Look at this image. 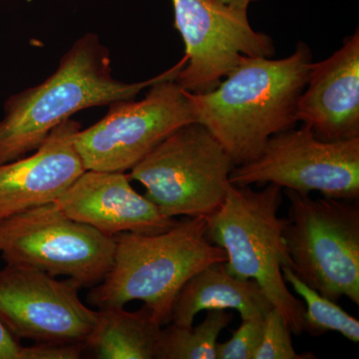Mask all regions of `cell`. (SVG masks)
<instances>
[{
    "label": "cell",
    "mask_w": 359,
    "mask_h": 359,
    "mask_svg": "<svg viewBox=\"0 0 359 359\" xmlns=\"http://www.w3.org/2000/svg\"><path fill=\"white\" fill-rule=\"evenodd\" d=\"M79 285L39 269L6 264L0 271V320L18 340L86 344L98 311L85 306Z\"/></svg>",
    "instance_id": "8fae6325"
},
{
    "label": "cell",
    "mask_w": 359,
    "mask_h": 359,
    "mask_svg": "<svg viewBox=\"0 0 359 359\" xmlns=\"http://www.w3.org/2000/svg\"><path fill=\"white\" fill-rule=\"evenodd\" d=\"M80 130L79 122L66 120L32 155L0 164V222L55 203L86 171L75 148Z\"/></svg>",
    "instance_id": "4fadbf2b"
},
{
    "label": "cell",
    "mask_w": 359,
    "mask_h": 359,
    "mask_svg": "<svg viewBox=\"0 0 359 359\" xmlns=\"http://www.w3.org/2000/svg\"><path fill=\"white\" fill-rule=\"evenodd\" d=\"M66 216L93 226L104 235H155L178 223L131 185L123 172L86 170L55 202Z\"/></svg>",
    "instance_id": "7c38bea8"
},
{
    "label": "cell",
    "mask_w": 359,
    "mask_h": 359,
    "mask_svg": "<svg viewBox=\"0 0 359 359\" xmlns=\"http://www.w3.org/2000/svg\"><path fill=\"white\" fill-rule=\"evenodd\" d=\"M162 327L145 306L137 311L98 309L85 347L98 359H156Z\"/></svg>",
    "instance_id": "2e32d148"
},
{
    "label": "cell",
    "mask_w": 359,
    "mask_h": 359,
    "mask_svg": "<svg viewBox=\"0 0 359 359\" xmlns=\"http://www.w3.org/2000/svg\"><path fill=\"white\" fill-rule=\"evenodd\" d=\"M313 353H299L292 346V332L278 309L264 318V332L255 359H314Z\"/></svg>",
    "instance_id": "d6986e66"
},
{
    "label": "cell",
    "mask_w": 359,
    "mask_h": 359,
    "mask_svg": "<svg viewBox=\"0 0 359 359\" xmlns=\"http://www.w3.org/2000/svg\"><path fill=\"white\" fill-rule=\"evenodd\" d=\"M264 332V318L242 320L230 339L217 344V359H255Z\"/></svg>",
    "instance_id": "ffe728a7"
},
{
    "label": "cell",
    "mask_w": 359,
    "mask_h": 359,
    "mask_svg": "<svg viewBox=\"0 0 359 359\" xmlns=\"http://www.w3.org/2000/svg\"><path fill=\"white\" fill-rule=\"evenodd\" d=\"M297 121L325 141L359 137V33L344 39L332 56L311 65L299 96Z\"/></svg>",
    "instance_id": "5bb4252c"
},
{
    "label": "cell",
    "mask_w": 359,
    "mask_h": 359,
    "mask_svg": "<svg viewBox=\"0 0 359 359\" xmlns=\"http://www.w3.org/2000/svg\"><path fill=\"white\" fill-rule=\"evenodd\" d=\"M264 290L254 280L229 273L224 263L212 264L194 275L175 299L170 323L193 327L198 313L212 309H235L242 320L264 318L273 309Z\"/></svg>",
    "instance_id": "9a60e30c"
},
{
    "label": "cell",
    "mask_w": 359,
    "mask_h": 359,
    "mask_svg": "<svg viewBox=\"0 0 359 359\" xmlns=\"http://www.w3.org/2000/svg\"><path fill=\"white\" fill-rule=\"evenodd\" d=\"M231 185L276 184L328 199L358 201L359 137L325 141L306 125L271 137L256 159L233 167Z\"/></svg>",
    "instance_id": "9c48e42d"
},
{
    "label": "cell",
    "mask_w": 359,
    "mask_h": 359,
    "mask_svg": "<svg viewBox=\"0 0 359 359\" xmlns=\"http://www.w3.org/2000/svg\"><path fill=\"white\" fill-rule=\"evenodd\" d=\"M186 61L184 56L157 76L127 83L113 77L109 49L95 33H87L65 52L50 76L4 103L0 164L36 150L52 130L79 111L131 100L151 85L175 79Z\"/></svg>",
    "instance_id": "7a4b0ae2"
},
{
    "label": "cell",
    "mask_w": 359,
    "mask_h": 359,
    "mask_svg": "<svg viewBox=\"0 0 359 359\" xmlns=\"http://www.w3.org/2000/svg\"><path fill=\"white\" fill-rule=\"evenodd\" d=\"M186 65L175 82L190 93L216 88L245 58L273 57L275 42L250 26L247 11L219 0H171Z\"/></svg>",
    "instance_id": "30bf717a"
},
{
    "label": "cell",
    "mask_w": 359,
    "mask_h": 359,
    "mask_svg": "<svg viewBox=\"0 0 359 359\" xmlns=\"http://www.w3.org/2000/svg\"><path fill=\"white\" fill-rule=\"evenodd\" d=\"M233 320L224 309L207 311L205 320L196 327L168 323L161 332L156 359H217L219 334Z\"/></svg>",
    "instance_id": "e0dca14e"
},
{
    "label": "cell",
    "mask_w": 359,
    "mask_h": 359,
    "mask_svg": "<svg viewBox=\"0 0 359 359\" xmlns=\"http://www.w3.org/2000/svg\"><path fill=\"white\" fill-rule=\"evenodd\" d=\"M0 359H26V346L0 320Z\"/></svg>",
    "instance_id": "44dd1931"
},
{
    "label": "cell",
    "mask_w": 359,
    "mask_h": 359,
    "mask_svg": "<svg viewBox=\"0 0 359 359\" xmlns=\"http://www.w3.org/2000/svg\"><path fill=\"white\" fill-rule=\"evenodd\" d=\"M283 276L285 283L306 302L304 316V332L313 337H318L328 332H339L353 344L359 341V321L337 302L323 297L294 275L289 266H283Z\"/></svg>",
    "instance_id": "ac0fdd59"
},
{
    "label": "cell",
    "mask_w": 359,
    "mask_h": 359,
    "mask_svg": "<svg viewBox=\"0 0 359 359\" xmlns=\"http://www.w3.org/2000/svg\"><path fill=\"white\" fill-rule=\"evenodd\" d=\"M115 240L66 216L55 203L0 222V254L6 264L65 276L95 287L114 261Z\"/></svg>",
    "instance_id": "52a82bcc"
},
{
    "label": "cell",
    "mask_w": 359,
    "mask_h": 359,
    "mask_svg": "<svg viewBox=\"0 0 359 359\" xmlns=\"http://www.w3.org/2000/svg\"><path fill=\"white\" fill-rule=\"evenodd\" d=\"M205 231L204 217H186L155 235L114 236V261L89 292L90 304L98 309L124 308L140 301L162 327L168 325L184 285L207 266L226 261L224 250L208 240Z\"/></svg>",
    "instance_id": "3957f363"
},
{
    "label": "cell",
    "mask_w": 359,
    "mask_h": 359,
    "mask_svg": "<svg viewBox=\"0 0 359 359\" xmlns=\"http://www.w3.org/2000/svg\"><path fill=\"white\" fill-rule=\"evenodd\" d=\"M142 100L110 104L102 119L75 137L85 170H132L176 130L195 122L187 91L175 79L151 85Z\"/></svg>",
    "instance_id": "ba28073f"
},
{
    "label": "cell",
    "mask_w": 359,
    "mask_h": 359,
    "mask_svg": "<svg viewBox=\"0 0 359 359\" xmlns=\"http://www.w3.org/2000/svg\"><path fill=\"white\" fill-rule=\"evenodd\" d=\"M313 62L304 42L285 58H245L216 88L187 92L195 122L223 146L235 166L256 159L271 137L299 122L297 102Z\"/></svg>",
    "instance_id": "6da1fadb"
},
{
    "label": "cell",
    "mask_w": 359,
    "mask_h": 359,
    "mask_svg": "<svg viewBox=\"0 0 359 359\" xmlns=\"http://www.w3.org/2000/svg\"><path fill=\"white\" fill-rule=\"evenodd\" d=\"M0 1H1V0H0Z\"/></svg>",
    "instance_id": "603a6c76"
},
{
    "label": "cell",
    "mask_w": 359,
    "mask_h": 359,
    "mask_svg": "<svg viewBox=\"0 0 359 359\" xmlns=\"http://www.w3.org/2000/svg\"><path fill=\"white\" fill-rule=\"evenodd\" d=\"M283 199V188L276 184H266L261 191L231 185L221 207L205 218V236L226 252L229 273L256 280L292 334L299 335L306 306L292 294L283 276V266H289L287 219L278 215Z\"/></svg>",
    "instance_id": "277c9868"
},
{
    "label": "cell",
    "mask_w": 359,
    "mask_h": 359,
    "mask_svg": "<svg viewBox=\"0 0 359 359\" xmlns=\"http://www.w3.org/2000/svg\"><path fill=\"white\" fill-rule=\"evenodd\" d=\"M233 167L223 146L194 122L161 142L128 175L166 216L207 218L223 204Z\"/></svg>",
    "instance_id": "8992f818"
},
{
    "label": "cell",
    "mask_w": 359,
    "mask_h": 359,
    "mask_svg": "<svg viewBox=\"0 0 359 359\" xmlns=\"http://www.w3.org/2000/svg\"><path fill=\"white\" fill-rule=\"evenodd\" d=\"M289 200L285 230L289 268L330 301L359 304L358 201L313 199L283 189Z\"/></svg>",
    "instance_id": "5b68a950"
},
{
    "label": "cell",
    "mask_w": 359,
    "mask_h": 359,
    "mask_svg": "<svg viewBox=\"0 0 359 359\" xmlns=\"http://www.w3.org/2000/svg\"><path fill=\"white\" fill-rule=\"evenodd\" d=\"M222 4L238 9V11H248L250 4L259 0H219Z\"/></svg>",
    "instance_id": "7402d4cb"
}]
</instances>
